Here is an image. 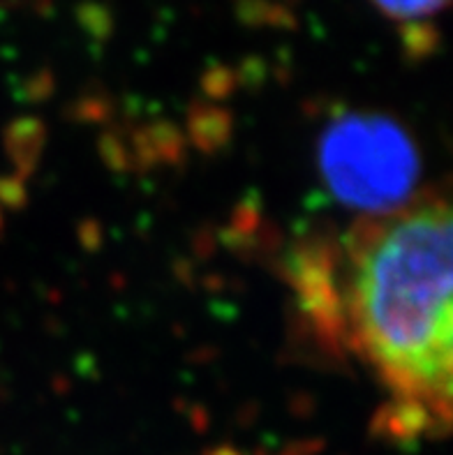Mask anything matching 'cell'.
I'll use <instances>...</instances> for the list:
<instances>
[{
	"label": "cell",
	"instance_id": "cell-1",
	"mask_svg": "<svg viewBox=\"0 0 453 455\" xmlns=\"http://www.w3.org/2000/svg\"><path fill=\"white\" fill-rule=\"evenodd\" d=\"M343 291L344 331L396 393L398 407L431 427L451 416V211L425 196L356 231Z\"/></svg>",
	"mask_w": 453,
	"mask_h": 455
},
{
	"label": "cell",
	"instance_id": "cell-2",
	"mask_svg": "<svg viewBox=\"0 0 453 455\" xmlns=\"http://www.w3.org/2000/svg\"><path fill=\"white\" fill-rule=\"evenodd\" d=\"M320 172L343 206L386 218L412 204L421 160L398 121L375 111H344L320 137Z\"/></svg>",
	"mask_w": 453,
	"mask_h": 455
},
{
	"label": "cell",
	"instance_id": "cell-3",
	"mask_svg": "<svg viewBox=\"0 0 453 455\" xmlns=\"http://www.w3.org/2000/svg\"><path fill=\"white\" fill-rule=\"evenodd\" d=\"M379 10L389 19H396L402 23H414L431 19L447 10L449 0H373Z\"/></svg>",
	"mask_w": 453,
	"mask_h": 455
}]
</instances>
